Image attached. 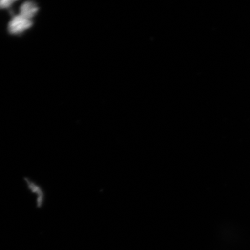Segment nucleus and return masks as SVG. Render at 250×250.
I'll use <instances>...</instances> for the list:
<instances>
[{"label": "nucleus", "instance_id": "f257e3e1", "mask_svg": "<svg viewBox=\"0 0 250 250\" xmlns=\"http://www.w3.org/2000/svg\"><path fill=\"white\" fill-rule=\"evenodd\" d=\"M32 25V21L19 14L12 18L9 24V31L11 34H21Z\"/></svg>", "mask_w": 250, "mask_h": 250}, {"label": "nucleus", "instance_id": "7ed1b4c3", "mask_svg": "<svg viewBox=\"0 0 250 250\" xmlns=\"http://www.w3.org/2000/svg\"><path fill=\"white\" fill-rule=\"evenodd\" d=\"M14 1H10V0H4V1H0V9H6L9 8L14 3Z\"/></svg>", "mask_w": 250, "mask_h": 250}, {"label": "nucleus", "instance_id": "f03ea898", "mask_svg": "<svg viewBox=\"0 0 250 250\" xmlns=\"http://www.w3.org/2000/svg\"><path fill=\"white\" fill-rule=\"evenodd\" d=\"M38 11H39V8H38L37 5L34 4L32 1H27L21 6V14H20L31 21L32 18L35 16Z\"/></svg>", "mask_w": 250, "mask_h": 250}]
</instances>
